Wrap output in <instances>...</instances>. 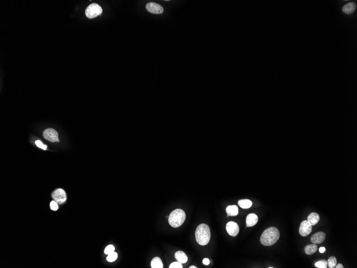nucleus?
<instances>
[{"label":"nucleus","instance_id":"0eeeda50","mask_svg":"<svg viewBox=\"0 0 357 268\" xmlns=\"http://www.w3.org/2000/svg\"><path fill=\"white\" fill-rule=\"evenodd\" d=\"M312 231V226L307 220L301 223L299 227V233L303 237H307Z\"/></svg>","mask_w":357,"mask_h":268},{"label":"nucleus","instance_id":"2eb2a0df","mask_svg":"<svg viewBox=\"0 0 357 268\" xmlns=\"http://www.w3.org/2000/svg\"><path fill=\"white\" fill-rule=\"evenodd\" d=\"M175 257L178 262L181 263H185L188 261V257L185 253L182 251H178L175 254Z\"/></svg>","mask_w":357,"mask_h":268},{"label":"nucleus","instance_id":"39448f33","mask_svg":"<svg viewBox=\"0 0 357 268\" xmlns=\"http://www.w3.org/2000/svg\"><path fill=\"white\" fill-rule=\"evenodd\" d=\"M52 198L57 204H63L67 200V194L62 189H57L52 193Z\"/></svg>","mask_w":357,"mask_h":268},{"label":"nucleus","instance_id":"9d476101","mask_svg":"<svg viewBox=\"0 0 357 268\" xmlns=\"http://www.w3.org/2000/svg\"><path fill=\"white\" fill-rule=\"evenodd\" d=\"M326 239V234L324 232H319L313 235L311 238L312 243L314 244H319L323 243Z\"/></svg>","mask_w":357,"mask_h":268},{"label":"nucleus","instance_id":"c85d7f7f","mask_svg":"<svg viewBox=\"0 0 357 268\" xmlns=\"http://www.w3.org/2000/svg\"><path fill=\"white\" fill-rule=\"evenodd\" d=\"M189 268H197V267H196V266H190Z\"/></svg>","mask_w":357,"mask_h":268},{"label":"nucleus","instance_id":"f03ea898","mask_svg":"<svg viewBox=\"0 0 357 268\" xmlns=\"http://www.w3.org/2000/svg\"><path fill=\"white\" fill-rule=\"evenodd\" d=\"M196 241L201 246L207 245L211 238V232L208 225L201 224L197 226L195 231Z\"/></svg>","mask_w":357,"mask_h":268},{"label":"nucleus","instance_id":"412c9836","mask_svg":"<svg viewBox=\"0 0 357 268\" xmlns=\"http://www.w3.org/2000/svg\"><path fill=\"white\" fill-rule=\"evenodd\" d=\"M118 257V254L117 253L113 252L111 253V254L107 255V260L109 262H113L114 261H115Z\"/></svg>","mask_w":357,"mask_h":268},{"label":"nucleus","instance_id":"6e6552de","mask_svg":"<svg viewBox=\"0 0 357 268\" xmlns=\"http://www.w3.org/2000/svg\"><path fill=\"white\" fill-rule=\"evenodd\" d=\"M148 11L154 14H161L164 12V9L159 4L154 2H149L146 5Z\"/></svg>","mask_w":357,"mask_h":268},{"label":"nucleus","instance_id":"cd10ccee","mask_svg":"<svg viewBox=\"0 0 357 268\" xmlns=\"http://www.w3.org/2000/svg\"><path fill=\"white\" fill-rule=\"evenodd\" d=\"M335 268H344V266H343V265H342V264H341V263H338V264H336V266H335Z\"/></svg>","mask_w":357,"mask_h":268},{"label":"nucleus","instance_id":"6ab92c4d","mask_svg":"<svg viewBox=\"0 0 357 268\" xmlns=\"http://www.w3.org/2000/svg\"><path fill=\"white\" fill-rule=\"evenodd\" d=\"M327 262H328V268H335L336 265L337 264V259L334 256L330 257L329 258H328Z\"/></svg>","mask_w":357,"mask_h":268},{"label":"nucleus","instance_id":"5701e85b","mask_svg":"<svg viewBox=\"0 0 357 268\" xmlns=\"http://www.w3.org/2000/svg\"><path fill=\"white\" fill-rule=\"evenodd\" d=\"M50 207L51 209L54 210V211H56L59 209L58 204L55 201L51 202L50 204Z\"/></svg>","mask_w":357,"mask_h":268},{"label":"nucleus","instance_id":"bb28decb","mask_svg":"<svg viewBox=\"0 0 357 268\" xmlns=\"http://www.w3.org/2000/svg\"><path fill=\"white\" fill-rule=\"evenodd\" d=\"M325 251H326V248H325L324 247H320V248H319V252H320V253H324Z\"/></svg>","mask_w":357,"mask_h":268},{"label":"nucleus","instance_id":"f3484780","mask_svg":"<svg viewBox=\"0 0 357 268\" xmlns=\"http://www.w3.org/2000/svg\"><path fill=\"white\" fill-rule=\"evenodd\" d=\"M151 266L152 268H163V264L159 257H155L151 261Z\"/></svg>","mask_w":357,"mask_h":268},{"label":"nucleus","instance_id":"aec40b11","mask_svg":"<svg viewBox=\"0 0 357 268\" xmlns=\"http://www.w3.org/2000/svg\"><path fill=\"white\" fill-rule=\"evenodd\" d=\"M315 266L318 268H327L328 267V262L325 260H321L316 262Z\"/></svg>","mask_w":357,"mask_h":268},{"label":"nucleus","instance_id":"4be33fe9","mask_svg":"<svg viewBox=\"0 0 357 268\" xmlns=\"http://www.w3.org/2000/svg\"><path fill=\"white\" fill-rule=\"evenodd\" d=\"M115 247L113 246V245H109V246H107L106 247V249H105V250H104V253H105L106 254L109 255L110 254H111V253L115 252Z\"/></svg>","mask_w":357,"mask_h":268},{"label":"nucleus","instance_id":"1a4fd4ad","mask_svg":"<svg viewBox=\"0 0 357 268\" xmlns=\"http://www.w3.org/2000/svg\"><path fill=\"white\" fill-rule=\"evenodd\" d=\"M226 228L227 233L232 237H235L238 235L240 231L239 226L234 222L231 221L229 222L227 224Z\"/></svg>","mask_w":357,"mask_h":268},{"label":"nucleus","instance_id":"9b49d317","mask_svg":"<svg viewBox=\"0 0 357 268\" xmlns=\"http://www.w3.org/2000/svg\"><path fill=\"white\" fill-rule=\"evenodd\" d=\"M258 221V217L255 213H249L246 218V224L247 227H252L256 225Z\"/></svg>","mask_w":357,"mask_h":268},{"label":"nucleus","instance_id":"20e7f679","mask_svg":"<svg viewBox=\"0 0 357 268\" xmlns=\"http://www.w3.org/2000/svg\"><path fill=\"white\" fill-rule=\"evenodd\" d=\"M103 10L101 6L96 3H92L86 8L85 14L87 17L89 19H93L100 16Z\"/></svg>","mask_w":357,"mask_h":268},{"label":"nucleus","instance_id":"393cba45","mask_svg":"<svg viewBox=\"0 0 357 268\" xmlns=\"http://www.w3.org/2000/svg\"><path fill=\"white\" fill-rule=\"evenodd\" d=\"M35 144L37 146V147H39L40 148L42 149L43 150H46L47 149V146L46 145H43L42 143L40 140H37L35 141Z\"/></svg>","mask_w":357,"mask_h":268},{"label":"nucleus","instance_id":"423d86ee","mask_svg":"<svg viewBox=\"0 0 357 268\" xmlns=\"http://www.w3.org/2000/svg\"><path fill=\"white\" fill-rule=\"evenodd\" d=\"M43 136L45 139L51 143L59 141L57 132L53 129H48L45 130L43 132Z\"/></svg>","mask_w":357,"mask_h":268},{"label":"nucleus","instance_id":"dca6fc26","mask_svg":"<svg viewBox=\"0 0 357 268\" xmlns=\"http://www.w3.org/2000/svg\"><path fill=\"white\" fill-rule=\"evenodd\" d=\"M318 249V246L316 244H311L307 245L305 247V252L307 255H312L316 252Z\"/></svg>","mask_w":357,"mask_h":268},{"label":"nucleus","instance_id":"a878e982","mask_svg":"<svg viewBox=\"0 0 357 268\" xmlns=\"http://www.w3.org/2000/svg\"><path fill=\"white\" fill-rule=\"evenodd\" d=\"M203 264L207 265H207H209V264H210V260H209L208 258H204L203 260Z\"/></svg>","mask_w":357,"mask_h":268},{"label":"nucleus","instance_id":"f8f14e48","mask_svg":"<svg viewBox=\"0 0 357 268\" xmlns=\"http://www.w3.org/2000/svg\"><path fill=\"white\" fill-rule=\"evenodd\" d=\"M356 9V5L353 2H349L347 4L344 5L342 8V11L345 14H351L353 13Z\"/></svg>","mask_w":357,"mask_h":268},{"label":"nucleus","instance_id":"7ed1b4c3","mask_svg":"<svg viewBox=\"0 0 357 268\" xmlns=\"http://www.w3.org/2000/svg\"><path fill=\"white\" fill-rule=\"evenodd\" d=\"M185 217V213L183 210L176 209L170 213L168 217V223L173 227H179L183 224Z\"/></svg>","mask_w":357,"mask_h":268},{"label":"nucleus","instance_id":"f257e3e1","mask_svg":"<svg viewBox=\"0 0 357 268\" xmlns=\"http://www.w3.org/2000/svg\"><path fill=\"white\" fill-rule=\"evenodd\" d=\"M280 236L279 230L275 227H270L263 231L260 237V242L265 246H270L277 242Z\"/></svg>","mask_w":357,"mask_h":268},{"label":"nucleus","instance_id":"4468645a","mask_svg":"<svg viewBox=\"0 0 357 268\" xmlns=\"http://www.w3.org/2000/svg\"><path fill=\"white\" fill-rule=\"evenodd\" d=\"M226 211L227 213V217L229 216H235L238 214V208L237 205H229L226 209Z\"/></svg>","mask_w":357,"mask_h":268},{"label":"nucleus","instance_id":"ddd939ff","mask_svg":"<svg viewBox=\"0 0 357 268\" xmlns=\"http://www.w3.org/2000/svg\"><path fill=\"white\" fill-rule=\"evenodd\" d=\"M307 221L312 226L316 225L320 221V216L316 213H312L308 215Z\"/></svg>","mask_w":357,"mask_h":268},{"label":"nucleus","instance_id":"b1692460","mask_svg":"<svg viewBox=\"0 0 357 268\" xmlns=\"http://www.w3.org/2000/svg\"><path fill=\"white\" fill-rule=\"evenodd\" d=\"M170 268H182L181 263L179 262H175L170 264Z\"/></svg>","mask_w":357,"mask_h":268},{"label":"nucleus","instance_id":"a211bd4d","mask_svg":"<svg viewBox=\"0 0 357 268\" xmlns=\"http://www.w3.org/2000/svg\"><path fill=\"white\" fill-rule=\"evenodd\" d=\"M238 204L240 207L242 208L243 209H248L251 207L252 202L251 201L248 199H243L239 200Z\"/></svg>","mask_w":357,"mask_h":268}]
</instances>
